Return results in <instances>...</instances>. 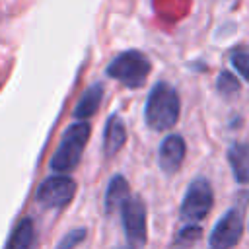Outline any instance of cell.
<instances>
[{
  "mask_svg": "<svg viewBox=\"0 0 249 249\" xmlns=\"http://www.w3.org/2000/svg\"><path fill=\"white\" fill-rule=\"evenodd\" d=\"M179 93L167 82H158L146 101L144 119L154 130H169L179 119Z\"/></svg>",
  "mask_w": 249,
  "mask_h": 249,
  "instance_id": "obj_1",
  "label": "cell"
},
{
  "mask_svg": "<svg viewBox=\"0 0 249 249\" xmlns=\"http://www.w3.org/2000/svg\"><path fill=\"white\" fill-rule=\"evenodd\" d=\"M89 134H91L89 123L80 121V123L70 124L66 128L62 140H60L53 160H51V167L54 171H60V173L72 171L78 165L80 158H82V152H84V148L89 140Z\"/></svg>",
  "mask_w": 249,
  "mask_h": 249,
  "instance_id": "obj_2",
  "label": "cell"
},
{
  "mask_svg": "<svg viewBox=\"0 0 249 249\" xmlns=\"http://www.w3.org/2000/svg\"><path fill=\"white\" fill-rule=\"evenodd\" d=\"M150 70L152 64L140 51H124L117 54L107 66V74L126 88H142Z\"/></svg>",
  "mask_w": 249,
  "mask_h": 249,
  "instance_id": "obj_3",
  "label": "cell"
},
{
  "mask_svg": "<svg viewBox=\"0 0 249 249\" xmlns=\"http://www.w3.org/2000/svg\"><path fill=\"white\" fill-rule=\"evenodd\" d=\"M212 202H214V196H212L210 183L206 179L198 177L189 185V189L185 193V198L181 204V216L189 222H198L210 212Z\"/></svg>",
  "mask_w": 249,
  "mask_h": 249,
  "instance_id": "obj_4",
  "label": "cell"
},
{
  "mask_svg": "<svg viewBox=\"0 0 249 249\" xmlns=\"http://www.w3.org/2000/svg\"><path fill=\"white\" fill-rule=\"evenodd\" d=\"M76 195V181L66 175L47 177L37 189V200L47 208H62Z\"/></svg>",
  "mask_w": 249,
  "mask_h": 249,
  "instance_id": "obj_5",
  "label": "cell"
},
{
  "mask_svg": "<svg viewBox=\"0 0 249 249\" xmlns=\"http://www.w3.org/2000/svg\"><path fill=\"white\" fill-rule=\"evenodd\" d=\"M243 233V214L237 208L226 212L210 233V247L212 249H231Z\"/></svg>",
  "mask_w": 249,
  "mask_h": 249,
  "instance_id": "obj_6",
  "label": "cell"
},
{
  "mask_svg": "<svg viewBox=\"0 0 249 249\" xmlns=\"http://www.w3.org/2000/svg\"><path fill=\"white\" fill-rule=\"evenodd\" d=\"M123 226H124V233L126 239L140 247L144 245L148 231H146V206L138 196H130L123 206Z\"/></svg>",
  "mask_w": 249,
  "mask_h": 249,
  "instance_id": "obj_7",
  "label": "cell"
},
{
  "mask_svg": "<svg viewBox=\"0 0 249 249\" xmlns=\"http://www.w3.org/2000/svg\"><path fill=\"white\" fill-rule=\"evenodd\" d=\"M185 152H187L185 140H183L179 134H169V136L161 142V146H160V156H158V160H160L161 171H165L167 175H173V173L181 167V163H183V160H185Z\"/></svg>",
  "mask_w": 249,
  "mask_h": 249,
  "instance_id": "obj_8",
  "label": "cell"
},
{
  "mask_svg": "<svg viewBox=\"0 0 249 249\" xmlns=\"http://www.w3.org/2000/svg\"><path fill=\"white\" fill-rule=\"evenodd\" d=\"M126 142V128H124V123L113 115L109 117L107 124H105V132H103V152L107 158L115 156Z\"/></svg>",
  "mask_w": 249,
  "mask_h": 249,
  "instance_id": "obj_9",
  "label": "cell"
},
{
  "mask_svg": "<svg viewBox=\"0 0 249 249\" xmlns=\"http://www.w3.org/2000/svg\"><path fill=\"white\" fill-rule=\"evenodd\" d=\"M228 160L235 179L239 183H249V144L247 142L231 144L228 150Z\"/></svg>",
  "mask_w": 249,
  "mask_h": 249,
  "instance_id": "obj_10",
  "label": "cell"
},
{
  "mask_svg": "<svg viewBox=\"0 0 249 249\" xmlns=\"http://www.w3.org/2000/svg\"><path fill=\"white\" fill-rule=\"evenodd\" d=\"M101 97H103V86L101 84L89 86L84 91V95L80 97V101L76 105V111H74V117L80 119V121H86V119L93 117L97 113V107L101 103Z\"/></svg>",
  "mask_w": 249,
  "mask_h": 249,
  "instance_id": "obj_11",
  "label": "cell"
},
{
  "mask_svg": "<svg viewBox=\"0 0 249 249\" xmlns=\"http://www.w3.org/2000/svg\"><path fill=\"white\" fill-rule=\"evenodd\" d=\"M128 198H130V189H128L126 179L123 175H115L111 179L109 187H107V193H105V210L107 212H115Z\"/></svg>",
  "mask_w": 249,
  "mask_h": 249,
  "instance_id": "obj_12",
  "label": "cell"
},
{
  "mask_svg": "<svg viewBox=\"0 0 249 249\" xmlns=\"http://www.w3.org/2000/svg\"><path fill=\"white\" fill-rule=\"evenodd\" d=\"M35 228L31 218H23L10 235L6 249H35Z\"/></svg>",
  "mask_w": 249,
  "mask_h": 249,
  "instance_id": "obj_13",
  "label": "cell"
},
{
  "mask_svg": "<svg viewBox=\"0 0 249 249\" xmlns=\"http://www.w3.org/2000/svg\"><path fill=\"white\" fill-rule=\"evenodd\" d=\"M200 235H202L200 226H196V224H195V226H193V224H191V226H185V228L179 231V235H177V243H175V245H177L179 249H187V247H191Z\"/></svg>",
  "mask_w": 249,
  "mask_h": 249,
  "instance_id": "obj_14",
  "label": "cell"
},
{
  "mask_svg": "<svg viewBox=\"0 0 249 249\" xmlns=\"http://www.w3.org/2000/svg\"><path fill=\"white\" fill-rule=\"evenodd\" d=\"M216 86H218V91H220V93H224V95H233V93L239 89V80L233 78L230 72H220Z\"/></svg>",
  "mask_w": 249,
  "mask_h": 249,
  "instance_id": "obj_15",
  "label": "cell"
},
{
  "mask_svg": "<svg viewBox=\"0 0 249 249\" xmlns=\"http://www.w3.org/2000/svg\"><path fill=\"white\" fill-rule=\"evenodd\" d=\"M84 237H86V230H84V228L72 230L70 233H66V235L62 237V241L58 243L56 249H76V247L84 241Z\"/></svg>",
  "mask_w": 249,
  "mask_h": 249,
  "instance_id": "obj_16",
  "label": "cell"
},
{
  "mask_svg": "<svg viewBox=\"0 0 249 249\" xmlns=\"http://www.w3.org/2000/svg\"><path fill=\"white\" fill-rule=\"evenodd\" d=\"M231 62H233L235 70L241 74V78L249 82V53H235L231 56Z\"/></svg>",
  "mask_w": 249,
  "mask_h": 249,
  "instance_id": "obj_17",
  "label": "cell"
}]
</instances>
